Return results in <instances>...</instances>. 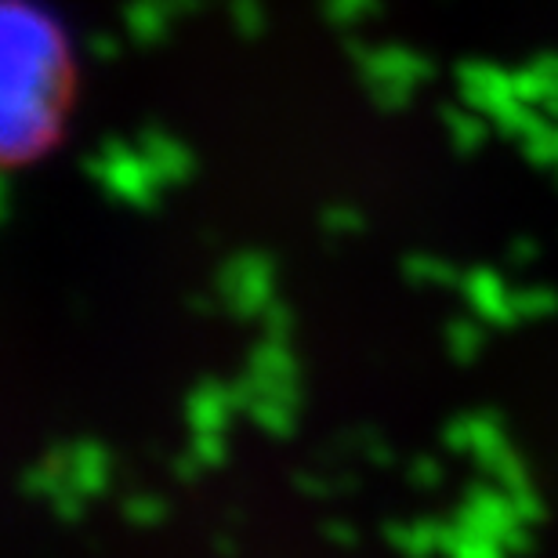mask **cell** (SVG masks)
I'll return each instance as SVG.
<instances>
[{
	"mask_svg": "<svg viewBox=\"0 0 558 558\" xmlns=\"http://www.w3.org/2000/svg\"><path fill=\"white\" fill-rule=\"evenodd\" d=\"M62 54L29 11L0 4V163L26 160L51 138L62 102Z\"/></svg>",
	"mask_w": 558,
	"mask_h": 558,
	"instance_id": "obj_1",
	"label": "cell"
}]
</instances>
